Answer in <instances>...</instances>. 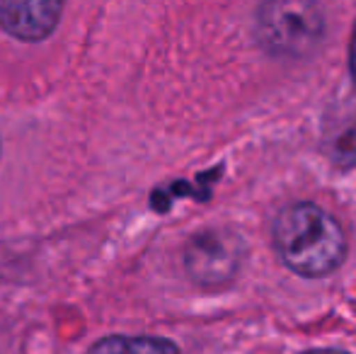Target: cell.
<instances>
[{
	"mask_svg": "<svg viewBox=\"0 0 356 354\" xmlns=\"http://www.w3.org/2000/svg\"><path fill=\"white\" fill-rule=\"evenodd\" d=\"M257 39L274 56H310L325 39L323 5L318 0H264L257 10Z\"/></svg>",
	"mask_w": 356,
	"mask_h": 354,
	"instance_id": "obj_2",
	"label": "cell"
},
{
	"mask_svg": "<svg viewBox=\"0 0 356 354\" xmlns=\"http://www.w3.org/2000/svg\"><path fill=\"white\" fill-rule=\"evenodd\" d=\"M305 354H347L342 350H313V352H305Z\"/></svg>",
	"mask_w": 356,
	"mask_h": 354,
	"instance_id": "obj_8",
	"label": "cell"
},
{
	"mask_svg": "<svg viewBox=\"0 0 356 354\" xmlns=\"http://www.w3.org/2000/svg\"><path fill=\"white\" fill-rule=\"evenodd\" d=\"M330 161H332V166L337 170L356 168V122H352L344 131L337 134V138L330 146Z\"/></svg>",
	"mask_w": 356,
	"mask_h": 354,
	"instance_id": "obj_6",
	"label": "cell"
},
{
	"mask_svg": "<svg viewBox=\"0 0 356 354\" xmlns=\"http://www.w3.org/2000/svg\"><path fill=\"white\" fill-rule=\"evenodd\" d=\"M245 243L238 233L225 228H207L184 248L187 274L202 287H225L240 272Z\"/></svg>",
	"mask_w": 356,
	"mask_h": 354,
	"instance_id": "obj_3",
	"label": "cell"
},
{
	"mask_svg": "<svg viewBox=\"0 0 356 354\" xmlns=\"http://www.w3.org/2000/svg\"><path fill=\"white\" fill-rule=\"evenodd\" d=\"M63 0H0V29L19 42H42L58 27Z\"/></svg>",
	"mask_w": 356,
	"mask_h": 354,
	"instance_id": "obj_4",
	"label": "cell"
},
{
	"mask_svg": "<svg viewBox=\"0 0 356 354\" xmlns=\"http://www.w3.org/2000/svg\"><path fill=\"white\" fill-rule=\"evenodd\" d=\"M272 238L279 260L300 277H325L347 257V236L339 221L313 202L282 209Z\"/></svg>",
	"mask_w": 356,
	"mask_h": 354,
	"instance_id": "obj_1",
	"label": "cell"
},
{
	"mask_svg": "<svg viewBox=\"0 0 356 354\" xmlns=\"http://www.w3.org/2000/svg\"><path fill=\"white\" fill-rule=\"evenodd\" d=\"M88 354H179V350L170 340H163V337L112 335L99 340Z\"/></svg>",
	"mask_w": 356,
	"mask_h": 354,
	"instance_id": "obj_5",
	"label": "cell"
},
{
	"mask_svg": "<svg viewBox=\"0 0 356 354\" xmlns=\"http://www.w3.org/2000/svg\"><path fill=\"white\" fill-rule=\"evenodd\" d=\"M349 73H352V81L356 86V24L352 32V44H349Z\"/></svg>",
	"mask_w": 356,
	"mask_h": 354,
	"instance_id": "obj_7",
	"label": "cell"
}]
</instances>
